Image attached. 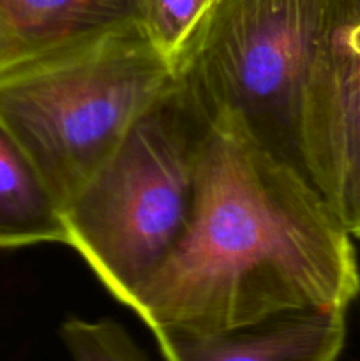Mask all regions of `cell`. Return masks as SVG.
Instances as JSON below:
<instances>
[{
  "label": "cell",
  "mask_w": 360,
  "mask_h": 361,
  "mask_svg": "<svg viewBox=\"0 0 360 361\" xmlns=\"http://www.w3.org/2000/svg\"><path fill=\"white\" fill-rule=\"evenodd\" d=\"M0 11L30 44L67 32L136 14L134 0H0Z\"/></svg>",
  "instance_id": "obj_8"
},
{
  "label": "cell",
  "mask_w": 360,
  "mask_h": 361,
  "mask_svg": "<svg viewBox=\"0 0 360 361\" xmlns=\"http://www.w3.org/2000/svg\"><path fill=\"white\" fill-rule=\"evenodd\" d=\"M214 2L215 0H134L136 16L172 66H175Z\"/></svg>",
  "instance_id": "obj_9"
},
{
  "label": "cell",
  "mask_w": 360,
  "mask_h": 361,
  "mask_svg": "<svg viewBox=\"0 0 360 361\" xmlns=\"http://www.w3.org/2000/svg\"><path fill=\"white\" fill-rule=\"evenodd\" d=\"M154 335L166 361H337L346 341V310H289L214 334Z\"/></svg>",
  "instance_id": "obj_6"
},
{
  "label": "cell",
  "mask_w": 360,
  "mask_h": 361,
  "mask_svg": "<svg viewBox=\"0 0 360 361\" xmlns=\"http://www.w3.org/2000/svg\"><path fill=\"white\" fill-rule=\"evenodd\" d=\"M34 44L27 41L18 32V28L11 23L9 18L0 11V67L13 62L20 55L32 48Z\"/></svg>",
  "instance_id": "obj_11"
},
{
  "label": "cell",
  "mask_w": 360,
  "mask_h": 361,
  "mask_svg": "<svg viewBox=\"0 0 360 361\" xmlns=\"http://www.w3.org/2000/svg\"><path fill=\"white\" fill-rule=\"evenodd\" d=\"M325 14L327 0H215L173 66L208 118L232 116L304 175V95Z\"/></svg>",
  "instance_id": "obj_4"
},
{
  "label": "cell",
  "mask_w": 360,
  "mask_h": 361,
  "mask_svg": "<svg viewBox=\"0 0 360 361\" xmlns=\"http://www.w3.org/2000/svg\"><path fill=\"white\" fill-rule=\"evenodd\" d=\"M67 243L62 207L0 122V249Z\"/></svg>",
  "instance_id": "obj_7"
},
{
  "label": "cell",
  "mask_w": 360,
  "mask_h": 361,
  "mask_svg": "<svg viewBox=\"0 0 360 361\" xmlns=\"http://www.w3.org/2000/svg\"><path fill=\"white\" fill-rule=\"evenodd\" d=\"M60 337L73 361H148L131 335L112 319L71 317L60 328Z\"/></svg>",
  "instance_id": "obj_10"
},
{
  "label": "cell",
  "mask_w": 360,
  "mask_h": 361,
  "mask_svg": "<svg viewBox=\"0 0 360 361\" xmlns=\"http://www.w3.org/2000/svg\"><path fill=\"white\" fill-rule=\"evenodd\" d=\"M208 127L176 80L64 208L66 245L126 307L186 231Z\"/></svg>",
  "instance_id": "obj_3"
},
{
  "label": "cell",
  "mask_w": 360,
  "mask_h": 361,
  "mask_svg": "<svg viewBox=\"0 0 360 361\" xmlns=\"http://www.w3.org/2000/svg\"><path fill=\"white\" fill-rule=\"evenodd\" d=\"M360 295L352 235L309 178L232 116L210 120L187 228L127 309L152 331L233 330Z\"/></svg>",
  "instance_id": "obj_1"
},
{
  "label": "cell",
  "mask_w": 360,
  "mask_h": 361,
  "mask_svg": "<svg viewBox=\"0 0 360 361\" xmlns=\"http://www.w3.org/2000/svg\"><path fill=\"white\" fill-rule=\"evenodd\" d=\"M176 81L136 14L37 42L0 67V122L64 208Z\"/></svg>",
  "instance_id": "obj_2"
},
{
  "label": "cell",
  "mask_w": 360,
  "mask_h": 361,
  "mask_svg": "<svg viewBox=\"0 0 360 361\" xmlns=\"http://www.w3.org/2000/svg\"><path fill=\"white\" fill-rule=\"evenodd\" d=\"M307 178L360 240V0H327L302 109Z\"/></svg>",
  "instance_id": "obj_5"
}]
</instances>
